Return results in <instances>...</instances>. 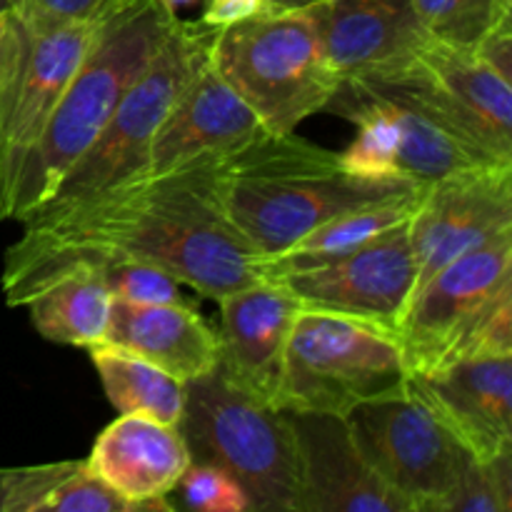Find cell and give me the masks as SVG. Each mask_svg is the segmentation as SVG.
Segmentation results:
<instances>
[{
	"instance_id": "obj_1",
	"label": "cell",
	"mask_w": 512,
	"mask_h": 512,
	"mask_svg": "<svg viewBox=\"0 0 512 512\" xmlns=\"http://www.w3.org/2000/svg\"><path fill=\"white\" fill-rule=\"evenodd\" d=\"M228 153L120 183L55 218L23 223L13 250L85 248L158 265L203 298L263 280L258 255L220 210L215 178Z\"/></svg>"
},
{
	"instance_id": "obj_2",
	"label": "cell",
	"mask_w": 512,
	"mask_h": 512,
	"mask_svg": "<svg viewBox=\"0 0 512 512\" xmlns=\"http://www.w3.org/2000/svg\"><path fill=\"white\" fill-rule=\"evenodd\" d=\"M420 188L413 180L353 175L340 153L295 133L265 135L223 158L215 198L258 258L283 253L318 225Z\"/></svg>"
},
{
	"instance_id": "obj_3",
	"label": "cell",
	"mask_w": 512,
	"mask_h": 512,
	"mask_svg": "<svg viewBox=\"0 0 512 512\" xmlns=\"http://www.w3.org/2000/svg\"><path fill=\"white\" fill-rule=\"evenodd\" d=\"M178 20V13L163 0H133L105 23L25 158L0 205V218L25 223L50 198L70 165L105 128L130 83L170 38Z\"/></svg>"
},
{
	"instance_id": "obj_4",
	"label": "cell",
	"mask_w": 512,
	"mask_h": 512,
	"mask_svg": "<svg viewBox=\"0 0 512 512\" xmlns=\"http://www.w3.org/2000/svg\"><path fill=\"white\" fill-rule=\"evenodd\" d=\"M190 463L215 465L243 485L255 512H300L298 448L285 410L240 393L218 368L185 383L178 423Z\"/></svg>"
},
{
	"instance_id": "obj_5",
	"label": "cell",
	"mask_w": 512,
	"mask_h": 512,
	"mask_svg": "<svg viewBox=\"0 0 512 512\" xmlns=\"http://www.w3.org/2000/svg\"><path fill=\"white\" fill-rule=\"evenodd\" d=\"M210 60L275 135L295 133L328 108L343 83L308 8L270 10L218 28Z\"/></svg>"
},
{
	"instance_id": "obj_6",
	"label": "cell",
	"mask_w": 512,
	"mask_h": 512,
	"mask_svg": "<svg viewBox=\"0 0 512 512\" xmlns=\"http://www.w3.org/2000/svg\"><path fill=\"white\" fill-rule=\"evenodd\" d=\"M215 33L218 28L203 20H178L170 38L125 90L93 145L70 165L58 188L25 223L55 218L83 200L145 175L155 130L195 70L210 58Z\"/></svg>"
},
{
	"instance_id": "obj_7",
	"label": "cell",
	"mask_w": 512,
	"mask_h": 512,
	"mask_svg": "<svg viewBox=\"0 0 512 512\" xmlns=\"http://www.w3.org/2000/svg\"><path fill=\"white\" fill-rule=\"evenodd\" d=\"M408 393L398 335L343 315L300 308L285 348L278 410L348 415Z\"/></svg>"
},
{
	"instance_id": "obj_8",
	"label": "cell",
	"mask_w": 512,
	"mask_h": 512,
	"mask_svg": "<svg viewBox=\"0 0 512 512\" xmlns=\"http://www.w3.org/2000/svg\"><path fill=\"white\" fill-rule=\"evenodd\" d=\"M353 78L413 100L448 133L495 165H512V83L473 48L428 38L418 50Z\"/></svg>"
},
{
	"instance_id": "obj_9",
	"label": "cell",
	"mask_w": 512,
	"mask_h": 512,
	"mask_svg": "<svg viewBox=\"0 0 512 512\" xmlns=\"http://www.w3.org/2000/svg\"><path fill=\"white\" fill-rule=\"evenodd\" d=\"M120 8L53 28H30L8 10L0 40V205L73 73Z\"/></svg>"
},
{
	"instance_id": "obj_10",
	"label": "cell",
	"mask_w": 512,
	"mask_h": 512,
	"mask_svg": "<svg viewBox=\"0 0 512 512\" xmlns=\"http://www.w3.org/2000/svg\"><path fill=\"white\" fill-rule=\"evenodd\" d=\"M373 473L410 512H440L468 453L413 395L363 403L345 415Z\"/></svg>"
},
{
	"instance_id": "obj_11",
	"label": "cell",
	"mask_w": 512,
	"mask_h": 512,
	"mask_svg": "<svg viewBox=\"0 0 512 512\" xmlns=\"http://www.w3.org/2000/svg\"><path fill=\"white\" fill-rule=\"evenodd\" d=\"M415 273L418 268L405 223L353 253L263 280L288 290L300 308L343 315L398 335L413 298Z\"/></svg>"
},
{
	"instance_id": "obj_12",
	"label": "cell",
	"mask_w": 512,
	"mask_h": 512,
	"mask_svg": "<svg viewBox=\"0 0 512 512\" xmlns=\"http://www.w3.org/2000/svg\"><path fill=\"white\" fill-rule=\"evenodd\" d=\"M408 230L418 290L443 265L512 230V165L473 168L430 183Z\"/></svg>"
},
{
	"instance_id": "obj_13",
	"label": "cell",
	"mask_w": 512,
	"mask_h": 512,
	"mask_svg": "<svg viewBox=\"0 0 512 512\" xmlns=\"http://www.w3.org/2000/svg\"><path fill=\"white\" fill-rule=\"evenodd\" d=\"M512 280V230L443 265L410 298L398 328L408 375L438 368L475 310Z\"/></svg>"
},
{
	"instance_id": "obj_14",
	"label": "cell",
	"mask_w": 512,
	"mask_h": 512,
	"mask_svg": "<svg viewBox=\"0 0 512 512\" xmlns=\"http://www.w3.org/2000/svg\"><path fill=\"white\" fill-rule=\"evenodd\" d=\"M408 395L478 463L512 450V355L458 360L408 375Z\"/></svg>"
},
{
	"instance_id": "obj_15",
	"label": "cell",
	"mask_w": 512,
	"mask_h": 512,
	"mask_svg": "<svg viewBox=\"0 0 512 512\" xmlns=\"http://www.w3.org/2000/svg\"><path fill=\"white\" fill-rule=\"evenodd\" d=\"M220 305L218 370L240 393L278 408L285 348L300 303L273 280H255Z\"/></svg>"
},
{
	"instance_id": "obj_16",
	"label": "cell",
	"mask_w": 512,
	"mask_h": 512,
	"mask_svg": "<svg viewBox=\"0 0 512 512\" xmlns=\"http://www.w3.org/2000/svg\"><path fill=\"white\" fill-rule=\"evenodd\" d=\"M265 135L268 125L208 58L155 130L145 175L168 173L203 155L233 153Z\"/></svg>"
},
{
	"instance_id": "obj_17",
	"label": "cell",
	"mask_w": 512,
	"mask_h": 512,
	"mask_svg": "<svg viewBox=\"0 0 512 512\" xmlns=\"http://www.w3.org/2000/svg\"><path fill=\"white\" fill-rule=\"evenodd\" d=\"M285 415L298 448L300 512H410L365 463L343 415Z\"/></svg>"
},
{
	"instance_id": "obj_18",
	"label": "cell",
	"mask_w": 512,
	"mask_h": 512,
	"mask_svg": "<svg viewBox=\"0 0 512 512\" xmlns=\"http://www.w3.org/2000/svg\"><path fill=\"white\" fill-rule=\"evenodd\" d=\"M85 463L103 483L143 512H170L173 505L168 495L178 490L190 465V453L178 425L120 413L98 435Z\"/></svg>"
},
{
	"instance_id": "obj_19",
	"label": "cell",
	"mask_w": 512,
	"mask_h": 512,
	"mask_svg": "<svg viewBox=\"0 0 512 512\" xmlns=\"http://www.w3.org/2000/svg\"><path fill=\"white\" fill-rule=\"evenodd\" d=\"M305 8L340 80L403 58L428 40L413 0H318Z\"/></svg>"
},
{
	"instance_id": "obj_20",
	"label": "cell",
	"mask_w": 512,
	"mask_h": 512,
	"mask_svg": "<svg viewBox=\"0 0 512 512\" xmlns=\"http://www.w3.org/2000/svg\"><path fill=\"white\" fill-rule=\"evenodd\" d=\"M103 343L118 345L190 383L218 368V330L188 303H130L113 298Z\"/></svg>"
},
{
	"instance_id": "obj_21",
	"label": "cell",
	"mask_w": 512,
	"mask_h": 512,
	"mask_svg": "<svg viewBox=\"0 0 512 512\" xmlns=\"http://www.w3.org/2000/svg\"><path fill=\"white\" fill-rule=\"evenodd\" d=\"M113 293L85 263H70L50 275L25 303L40 338L90 348L103 343Z\"/></svg>"
},
{
	"instance_id": "obj_22",
	"label": "cell",
	"mask_w": 512,
	"mask_h": 512,
	"mask_svg": "<svg viewBox=\"0 0 512 512\" xmlns=\"http://www.w3.org/2000/svg\"><path fill=\"white\" fill-rule=\"evenodd\" d=\"M428 185L410 190V193L395 195V198L378 200V203L363 205V208L348 210L328 223L318 225L305 233L293 245L270 258H258L260 278H275V275L290 273V270L313 268V265L328 263V260L348 255L363 245L373 243L380 235L410 223L418 210Z\"/></svg>"
},
{
	"instance_id": "obj_23",
	"label": "cell",
	"mask_w": 512,
	"mask_h": 512,
	"mask_svg": "<svg viewBox=\"0 0 512 512\" xmlns=\"http://www.w3.org/2000/svg\"><path fill=\"white\" fill-rule=\"evenodd\" d=\"M88 350L103 383L105 398L118 413H135L178 425L185 408V383L158 365L110 343H95Z\"/></svg>"
},
{
	"instance_id": "obj_24",
	"label": "cell",
	"mask_w": 512,
	"mask_h": 512,
	"mask_svg": "<svg viewBox=\"0 0 512 512\" xmlns=\"http://www.w3.org/2000/svg\"><path fill=\"white\" fill-rule=\"evenodd\" d=\"M413 8L428 38L475 48L495 23L512 15V0H413Z\"/></svg>"
},
{
	"instance_id": "obj_25",
	"label": "cell",
	"mask_w": 512,
	"mask_h": 512,
	"mask_svg": "<svg viewBox=\"0 0 512 512\" xmlns=\"http://www.w3.org/2000/svg\"><path fill=\"white\" fill-rule=\"evenodd\" d=\"M508 355H512V280L500 285L475 310L473 318L463 325V330L448 345L438 368L458 363V360L508 358Z\"/></svg>"
},
{
	"instance_id": "obj_26",
	"label": "cell",
	"mask_w": 512,
	"mask_h": 512,
	"mask_svg": "<svg viewBox=\"0 0 512 512\" xmlns=\"http://www.w3.org/2000/svg\"><path fill=\"white\" fill-rule=\"evenodd\" d=\"M512 510V450L490 463L468 455L458 483L440 505V512H510Z\"/></svg>"
},
{
	"instance_id": "obj_27",
	"label": "cell",
	"mask_w": 512,
	"mask_h": 512,
	"mask_svg": "<svg viewBox=\"0 0 512 512\" xmlns=\"http://www.w3.org/2000/svg\"><path fill=\"white\" fill-rule=\"evenodd\" d=\"M40 512H143L135 503L115 493L108 483L88 468L85 460H73L68 473L48 490Z\"/></svg>"
},
{
	"instance_id": "obj_28",
	"label": "cell",
	"mask_w": 512,
	"mask_h": 512,
	"mask_svg": "<svg viewBox=\"0 0 512 512\" xmlns=\"http://www.w3.org/2000/svg\"><path fill=\"white\" fill-rule=\"evenodd\" d=\"M183 500L198 512H248L250 500L243 485L225 470L205 463H190L180 478Z\"/></svg>"
},
{
	"instance_id": "obj_29",
	"label": "cell",
	"mask_w": 512,
	"mask_h": 512,
	"mask_svg": "<svg viewBox=\"0 0 512 512\" xmlns=\"http://www.w3.org/2000/svg\"><path fill=\"white\" fill-rule=\"evenodd\" d=\"M125 3L130 0H5V8L30 28H53L98 18Z\"/></svg>"
},
{
	"instance_id": "obj_30",
	"label": "cell",
	"mask_w": 512,
	"mask_h": 512,
	"mask_svg": "<svg viewBox=\"0 0 512 512\" xmlns=\"http://www.w3.org/2000/svg\"><path fill=\"white\" fill-rule=\"evenodd\" d=\"M475 53L480 60L490 65L498 75H503L505 80L512 78V15L503 18L500 23H495L483 38L475 45ZM512 83V80H510Z\"/></svg>"
},
{
	"instance_id": "obj_31",
	"label": "cell",
	"mask_w": 512,
	"mask_h": 512,
	"mask_svg": "<svg viewBox=\"0 0 512 512\" xmlns=\"http://www.w3.org/2000/svg\"><path fill=\"white\" fill-rule=\"evenodd\" d=\"M270 5L273 0H208L200 20L210 28H225V25L268 13Z\"/></svg>"
},
{
	"instance_id": "obj_32",
	"label": "cell",
	"mask_w": 512,
	"mask_h": 512,
	"mask_svg": "<svg viewBox=\"0 0 512 512\" xmlns=\"http://www.w3.org/2000/svg\"><path fill=\"white\" fill-rule=\"evenodd\" d=\"M310 3H318V0H273L270 10H298V8H305V5H310Z\"/></svg>"
},
{
	"instance_id": "obj_33",
	"label": "cell",
	"mask_w": 512,
	"mask_h": 512,
	"mask_svg": "<svg viewBox=\"0 0 512 512\" xmlns=\"http://www.w3.org/2000/svg\"><path fill=\"white\" fill-rule=\"evenodd\" d=\"M165 5H168L170 10H175V13H178L180 8H188V5H193V3H198V0H163Z\"/></svg>"
},
{
	"instance_id": "obj_34",
	"label": "cell",
	"mask_w": 512,
	"mask_h": 512,
	"mask_svg": "<svg viewBox=\"0 0 512 512\" xmlns=\"http://www.w3.org/2000/svg\"><path fill=\"white\" fill-rule=\"evenodd\" d=\"M5 25H8V8H5V0H0V40H3Z\"/></svg>"
},
{
	"instance_id": "obj_35",
	"label": "cell",
	"mask_w": 512,
	"mask_h": 512,
	"mask_svg": "<svg viewBox=\"0 0 512 512\" xmlns=\"http://www.w3.org/2000/svg\"><path fill=\"white\" fill-rule=\"evenodd\" d=\"M5 475H8V470H0V512H3V498H5Z\"/></svg>"
}]
</instances>
